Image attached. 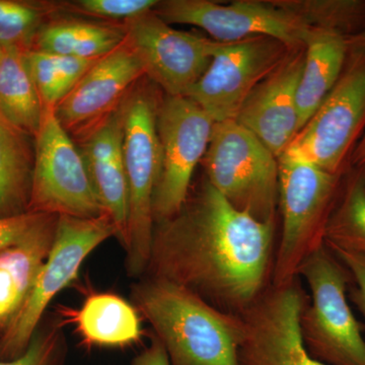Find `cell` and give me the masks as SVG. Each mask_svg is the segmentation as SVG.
Masks as SVG:
<instances>
[{"label":"cell","mask_w":365,"mask_h":365,"mask_svg":"<svg viewBox=\"0 0 365 365\" xmlns=\"http://www.w3.org/2000/svg\"><path fill=\"white\" fill-rule=\"evenodd\" d=\"M275 225L237 210L205 179L176 215L158 223L148 265L153 277L241 316L272 282Z\"/></svg>","instance_id":"1"},{"label":"cell","mask_w":365,"mask_h":365,"mask_svg":"<svg viewBox=\"0 0 365 365\" xmlns=\"http://www.w3.org/2000/svg\"><path fill=\"white\" fill-rule=\"evenodd\" d=\"M134 299L172 365H239L244 322L170 281L153 277Z\"/></svg>","instance_id":"2"},{"label":"cell","mask_w":365,"mask_h":365,"mask_svg":"<svg viewBox=\"0 0 365 365\" xmlns=\"http://www.w3.org/2000/svg\"><path fill=\"white\" fill-rule=\"evenodd\" d=\"M278 165L282 230L274 256V287L299 277L304 262L325 245L327 225L345 176L284 155Z\"/></svg>","instance_id":"3"},{"label":"cell","mask_w":365,"mask_h":365,"mask_svg":"<svg viewBox=\"0 0 365 365\" xmlns=\"http://www.w3.org/2000/svg\"><path fill=\"white\" fill-rule=\"evenodd\" d=\"M299 277L309 289L300 332L309 354L327 365H365V337L348 302L351 274L326 245L309 257Z\"/></svg>","instance_id":"4"},{"label":"cell","mask_w":365,"mask_h":365,"mask_svg":"<svg viewBox=\"0 0 365 365\" xmlns=\"http://www.w3.org/2000/svg\"><path fill=\"white\" fill-rule=\"evenodd\" d=\"M348 41L337 83L283 153L337 176L351 168L353 151L365 133V42Z\"/></svg>","instance_id":"5"},{"label":"cell","mask_w":365,"mask_h":365,"mask_svg":"<svg viewBox=\"0 0 365 365\" xmlns=\"http://www.w3.org/2000/svg\"><path fill=\"white\" fill-rule=\"evenodd\" d=\"M206 180L237 210L276 223L279 206L278 158L235 120L215 122L202 162Z\"/></svg>","instance_id":"6"},{"label":"cell","mask_w":365,"mask_h":365,"mask_svg":"<svg viewBox=\"0 0 365 365\" xmlns=\"http://www.w3.org/2000/svg\"><path fill=\"white\" fill-rule=\"evenodd\" d=\"M158 103L148 88H134L124 101L123 160L128 187V222L125 246L130 273L150 264L155 218L153 194L160 177L162 151L157 129Z\"/></svg>","instance_id":"7"},{"label":"cell","mask_w":365,"mask_h":365,"mask_svg":"<svg viewBox=\"0 0 365 365\" xmlns=\"http://www.w3.org/2000/svg\"><path fill=\"white\" fill-rule=\"evenodd\" d=\"M112 235L119 237V230L105 213L91 218L58 216L51 251L23 306L6 327L0 354L18 357L26 351L46 307L76 279L86 257Z\"/></svg>","instance_id":"8"},{"label":"cell","mask_w":365,"mask_h":365,"mask_svg":"<svg viewBox=\"0 0 365 365\" xmlns=\"http://www.w3.org/2000/svg\"><path fill=\"white\" fill-rule=\"evenodd\" d=\"M35 157L28 211L42 215L97 217L104 215L81 151L55 113L45 107L34 137Z\"/></svg>","instance_id":"9"},{"label":"cell","mask_w":365,"mask_h":365,"mask_svg":"<svg viewBox=\"0 0 365 365\" xmlns=\"http://www.w3.org/2000/svg\"><path fill=\"white\" fill-rule=\"evenodd\" d=\"M215 123L207 113L182 96H165L158 104L162 163L153 194L155 222L170 220L186 203L194 170L205 155Z\"/></svg>","instance_id":"10"},{"label":"cell","mask_w":365,"mask_h":365,"mask_svg":"<svg viewBox=\"0 0 365 365\" xmlns=\"http://www.w3.org/2000/svg\"><path fill=\"white\" fill-rule=\"evenodd\" d=\"M292 48L266 36L222 43L207 71L185 97L215 122L235 120L250 93L284 61Z\"/></svg>","instance_id":"11"},{"label":"cell","mask_w":365,"mask_h":365,"mask_svg":"<svg viewBox=\"0 0 365 365\" xmlns=\"http://www.w3.org/2000/svg\"><path fill=\"white\" fill-rule=\"evenodd\" d=\"M153 11L169 25L198 26L220 43L266 36L299 47L313 29L272 0H237L227 6L209 0H165Z\"/></svg>","instance_id":"12"},{"label":"cell","mask_w":365,"mask_h":365,"mask_svg":"<svg viewBox=\"0 0 365 365\" xmlns=\"http://www.w3.org/2000/svg\"><path fill=\"white\" fill-rule=\"evenodd\" d=\"M309 294L300 278L271 284L241 314L244 332L239 365H327L309 354L300 332V316Z\"/></svg>","instance_id":"13"},{"label":"cell","mask_w":365,"mask_h":365,"mask_svg":"<svg viewBox=\"0 0 365 365\" xmlns=\"http://www.w3.org/2000/svg\"><path fill=\"white\" fill-rule=\"evenodd\" d=\"M126 41L144 74L167 96H182L203 76L222 43L173 29L151 11L124 21Z\"/></svg>","instance_id":"14"},{"label":"cell","mask_w":365,"mask_h":365,"mask_svg":"<svg viewBox=\"0 0 365 365\" xmlns=\"http://www.w3.org/2000/svg\"><path fill=\"white\" fill-rule=\"evenodd\" d=\"M144 74L143 64L126 38L98 60L55 108L67 133L83 143L121 108Z\"/></svg>","instance_id":"15"},{"label":"cell","mask_w":365,"mask_h":365,"mask_svg":"<svg viewBox=\"0 0 365 365\" xmlns=\"http://www.w3.org/2000/svg\"><path fill=\"white\" fill-rule=\"evenodd\" d=\"M304 46L292 48L284 61L250 93L235 121L279 158L299 131L297 93Z\"/></svg>","instance_id":"16"},{"label":"cell","mask_w":365,"mask_h":365,"mask_svg":"<svg viewBox=\"0 0 365 365\" xmlns=\"http://www.w3.org/2000/svg\"><path fill=\"white\" fill-rule=\"evenodd\" d=\"M81 151L105 215L126 242L128 187L123 160V123L120 109L83 141Z\"/></svg>","instance_id":"17"},{"label":"cell","mask_w":365,"mask_h":365,"mask_svg":"<svg viewBox=\"0 0 365 365\" xmlns=\"http://www.w3.org/2000/svg\"><path fill=\"white\" fill-rule=\"evenodd\" d=\"M58 216L44 220L18 244L0 252V327L16 316L51 251Z\"/></svg>","instance_id":"18"},{"label":"cell","mask_w":365,"mask_h":365,"mask_svg":"<svg viewBox=\"0 0 365 365\" xmlns=\"http://www.w3.org/2000/svg\"><path fill=\"white\" fill-rule=\"evenodd\" d=\"M348 48L349 41L339 34L312 29L304 43V68L297 86L299 130L337 83L347 58Z\"/></svg>","instance_id":"19"},{"label":"cell","mask_w":365,"mask_h":365,"mask_svg":"<svg viewBox=\"0 0 365 365\" xmlns=\"http://www.w3.org/2000/svg\"><path fill=\"white\" fill-rule=\"evenodd\" d=\"M31 138L0 111V217L28 211L35 157Z\"/></svg>","instance_id":"20"},{"label":"cell","mask_w":365,"mask_h":365,"mask_svg":"<svg viewBox=\"0 0 365 365\" xmlns=\"http://www.w3.org/2000/svg\"><path fill=\"white\" fill-rule=\"evenodd\" d=\"M126 38L124 24L52 21L38 33L33 50L83 59H98L119 47Z\"/></svg>","instance_id":"21"},{"label":"cell","mask_w":365,"mask_h":365,"mask_svg":"<svg viewBox=\"0 0 365 365\" xmlns=\"http://www.w3.org/2000/svg\"><path fill=\"white\" fill-rule=\"evenodd\" d=\"M72 321L91 344L123 346L140 337V319L135 309L115 294L91 295L74 312Z\"/></svg>","instance_id":"22"},{"label":"cell","mask_w":365,"mask_h":365,"mask_svg":"<svg viewBox=\"0 0 365 365\" xmlns=\"http://www.w3.org/2000/svg\"><path fill=\"white\" fill-rule=\"evenodd\" d=\"M26 51L2 50L0 58V111L4 116L35 137L39 131L45 106L26 63Z\"/></svg>","instance_id":"23"},{"label":"cell","mask_w":365,"mask_h":365,"mask_svg":"<svg viewBox=\"0 0 365 365\" xmlns=\"http://www.w3.org/2000/svg\"><path fill=\"white\" fill-rule=\"evenodd\" d=\"M325 245L365 255V165L351 167L327 225Z\"/></svg>","instance_id":"24"},{"label":"cell","mask_w":365,"mask_h":365,"mask_svg":"<svg viewBox=\"0 0 365 365\" xmlns=\"http://www.w3.org/2000/svg\"><path fill=\"white\" fill-rule=\"evenodd\" d=\"M311 28L350 39L365 32V0H272Z\"/></svg>","instance_id":"25"},{"label":"cell","mask_w":365,"mask_h":365,"mask_svg":"<svg viewBox=\"0 0 365 365\" xmlns=\"http://www.w3.org/2000/svg\"><path fill=\"white\" fill-rule=\"evenodd\" d=\"M58 7L50 2L0 0L1 50H32L38 33Z\"/></svg>","instance_id":"26"},{"label":"cell","mask_w":365,"mask_h":365,"mask_svg":"<svg viewBox=\"0 0 365 365\" xmlns=\"http://www.w3.org/2000/svg\"><path fill=\"white\" fill-rule=\"evenodd\" d=\"M26 63L45 107L56 108L69 93L57 66L55 55L29 50L26 51Z\"/></svg>","instance_id":"27"},{"label":"cell","mask_w":365,"mask_h":365,"mask_svg":"<svg viewBox=\"0 0 365 365\" xmlns=\"http://www.w3.org/2000/svg\"><path fill=\"white\" fill-rule=\"evenodd\" d=\"M158 4L157 0H78L69 7L96 18L127 21L153 11Z\"/></svg>","instance_id":"28"},{"label":"cell","mask_w":365,"mask_h":365,"mask_svg":"<svg viewBox=\"0 0 365 365\" xmlns=\"http://www.w3.org/2000/svg\"><path fill=\"white\" fill-rule=\"evenodd\" d=\"M59 335L56 329L38 336L32 340L25 352L11 361H0V365H51L56 356Z\"/></svg>","instance_id":"29"},{"label":"cell","mask_w":365,"mask_h":365,"mask_svg":"<svg viewBox=\"0 0 365 365\" xmlns=\"http://www.w3.org/2000/svg\"><path fill=\"white\" fill-rule=\"evenodd\" d=\"M46 215H48L26 211L18 215L0 217V252L21 242Z\"/></svg>","instance_id":"30"},{"label":"cell","mask_w":365,"mask_h":365,"mask_svg":"<svg viewBox=\"0 0 365 365\" xmlns=\"http://www.w3.org/2000/svg\"><path fill=\"white\" fill-rule=\"evenodd\" d=\"M329 249L337 256L351 274L353 282L348 292V297H350L365 319V255L343 251L340 249Z\"/></svg>","instance_id":"31"},{"label":"cell","mask_w":365,"mask_h":365,"mask_svg":"<svg viewBox=\"0 0 365 365\" xmlns=\"http://www.w3.org/2000/svg\"><path fill=\"white\" fill-rule=\"evenodd\" d=\"M134 365H172L169 356L162 343L157 337L151 342L150 347L141 353Z\"/></svg>","instance_id":"32"},{"label":"cell","mask_w":365,"mask_h":365,"mask_svg":"<svg viewBox=\"0 0 365 365\" xmlns=\"http://www.w3.org/2000/svg\"><path fill=\"white\" fill-rule=\"evenodd\" d=\"M365 165V133L355 148L350 160V167H362Z\"/></svg>","instance_id":"33"},{"label":"cell","mask_w":365,"mask_h":365,"mask_svg":"<svg viewBox=\"0 0 365 365\" xmlns=\"http://www.w3.org/2000/svg\"><path fill=\"white\" fill-rule=\"evenodd\" d=\"M356 37H359V39H361L362 41H364V42H365V32L360 34V35L356 36Z\"/></svg>","instance_id":"34"},{"label":"cell","mask_w":365,"mask_h":365,"mask_svg":"<svg viewBox=\"0 0 365 365\" xmlns=\"http://www.w3.org/2000/svg\"><path fill=\"white\" fill-rule=\"evenodd\" d=\"M1 55H2V50H1V48H0V58H1Z\"/></svg>","instance_id":"35"}]
</instances>
